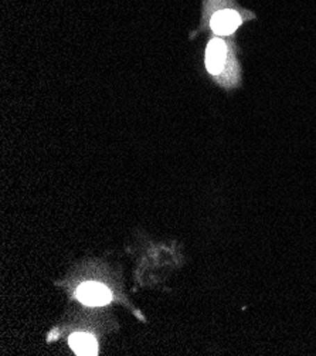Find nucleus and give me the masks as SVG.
Here are the masks:
<instances>
[{"label":"nucleus","instance_id":"2","mask_svg":"<svg viewBox=\"0 0 316 356\" xmlns=\"http://www.w3.org/2000/svg\"><path fill=\"white\" fill-rule=\"evenodd\" d=\"M210 29L217 35H231L245 20L254 19L253 12L237 8L233 0H210Z\"/></svg>","mask_w":316,"mask_h":356},{"label":"nucleus","instance_id":"4","mask_svg":"<svg viewBox=\"0 0 316 356\" xmlns=\"http://www.w3.org/2000/svg\"><path fill=\"white\" fill-rule=\"evenodd\" d=\"M69 346L77 355H97L98 345L92 335L85 332L73 334L68 339Z\"/></svg>","mask_w":316,"mask_h":356},{"label":"nucleus","instance_id":"3","mask_svg":"<svg viewBox=\"0 0 316 356\" xmlns=\"http://www.w3.org/2000/svg\"><path fill=\"white\" fill-rule=\"evenodd\" d=\"M80 302L90 307L107 305L113 300L111 291L98 282H84L76 293Z\"/></svg>","mask_w":316,"mask_h":356},{"label":"nucleus","instance_id":"1","mask_svg":"<svg viewBox=\"0 0 316 356\" xmlns=\"http://www.w3.org/2000/svg\"><path fill=\"white\" fill-rule=\"evenodd\" d=\"M206 68L212 76L224 77V84L235 86L238 83V64L233 56L231 47L223 39H212L206 49Z\"/></svg>","mask_w":316,"mask_h":356}]
</instances>
